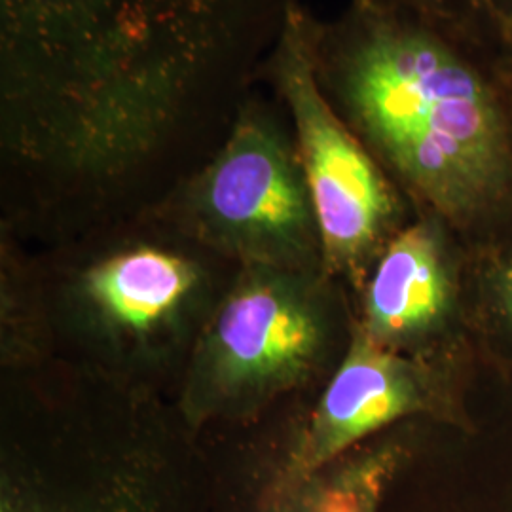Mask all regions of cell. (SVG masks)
Segmentation results:
<instances>
[{"label": "cell", "mask_w": 512, "mask_h": 512, "mask_svg": "<svg viewBox=\"0 0 512 512\" xmlns=\"http://www.w3.org/2000/svg\"><path fill=\"white\" fill-rule=\"evenodd\" d=\"M147 215L239 268L323 270L293 126L274 95L251 93L220 147L148 207Z\"/></svg>", "instance_id": "obj_2"}, {"label": "cell", "mask_w": 512, "mask_h": 512, "mask_svg": "<svg viewBox=\"0 0 512 512\" xmlns=\"http://www.w3.org/2000/svg\"><path fill=\"white\" fill-rule=\"evenodd\" d=\"M393 459L382 450H357L329 465L274 480L249 512H389ZM499 512H512V495Z\"/></svg>", "instance_id": "obj_9"}, {"label": "cell", "mask_w": 512, "mask_h": 512, "mask_svg": "<svg viewBox=\"0 0 512 512\" xmlns=\"http://www.w3.org/2000/svg\"><path fill=\"white\" fill-rule=\"evenodd\" d=\"M239 272L190 361L183 410L194 425L251 416L306 384L327 349L329 319L313 272Z\"/></svg>", "instance_id": "obj_4"}, {"label": "cell", "mask_w": 512, "mask_h": 512, "mask_svg": "<svg viewBox=\"0 0 512 512\" xmlns=\"http://www.w3.org/2000/svg\"><path fill=\"white\" fill-rule=\"evenodd\" d=\"M501 296H503V306L512 319V264L507 268V275L503 279V287H501Z\"/></svg>", "instance_id": "obj_12"}, {"label": "cell", "mask_w": 512, "mask_h": 512, "mask_svg": "<svg viewBox=\"0 0 512 512\" xmlns=\"http://www.w3.org/2000/svg\"><path fill=\"white\" fill-rule=\"evenodd\" d=\"M313 18L300 0L291 4L260 69V86L270 88L291 120L319 226L323 272L355 275L378 260L412 220L414 207L321 90L311 55Z\"/></svg>", "instance_id": "obj_3"}, {"label": "cell", "mask_w": 512, "mask_h": 512, "mask_svg": "<svg viewBox=\"0 0 512 512\" xmlns=\"http://www.w3.org/2000/svg\"><path fill=\"white\" fill-rule=\"evenodd\" d=\"M315 76L412 203L452 232L512 226V61L376 0L313 18Z\"/></svg>", "instance_id": "obj_1"}, {"label": "cell", "mask_w": 512, "mask_h": 512, "mask_svg": "<svg viewBox=\"0 0 512 512\" xmlns=\"http://www.w3.org/2000/svg\"><path fill=\"white\" fill-rule=\"evenodd\" d=\"M452 230L431 215H416L385 245L366 289L368 338L385 348H403L429 334L450 308Z\"/></svg>", "instance_id": "obj_7"}, {"label": "cell", "mask_w": 512, "mask_h": 512, "mask_svg": "<svg viewBox=\"0 0 512 512\" xmlns=\"http://www.w3.org/2000/svg\"><path fill=\"white\" fill-rule=\"evenodd\" d=\"M0 512H209V484L143 444L8 448Z\"/></svg>", "instance_id": "obj_5"}, {"label": "cell", "mask_w": 512, "mask_h": 512, "mask_svg": "<svg viewBox=\"0 0 512 512\" xmlns=\"http://www.w3.org/2000/svg\"><path fill=\"white\" fill-rule=\"evenodd\" d=\"M475 48L505 52L486 0H376Z\"/></svg>", "instance_id": "obj_10"}, {"label": "cell", "mask_w": 512, "mask_h": 512, "mask_svg": "<svg viewBox=\"0 0 512 512\" xmlns=\"http://www.w3.org/2000/svg\"><path fill=\"white\" fill-rule=\"evenodd\" d=\"M503 48L512 61V0H486Z\"/></svg>", "instance_id": "obj_11"}, {"label": "cell", "mask_w": 512, "mask_h": 512, "mask_svg": "<svg viewBox=\"0 0 512 512\" xmlns=\"http://www.w3.org/2000/svg\"><path fill=\"white\" fill-rule=\"evenodd\" d=\"M429 397L420 365L374 342L359 327L306 429L277 454L291 467L315 471L389 423L429 408Z\"/></svg>", "instance_id": "obj_6"}, {"label": "cell", "mask_w": 512, "mask_h": 512, "mask_svg": "<svg viewBox=\"0 0 512 512\" xmlns=\"http://www.w3.org/2000/svg\"><path fill=\"white\" fill-rule=\"evenodd\" d=\"M202 285V268L179 251L139 241L93 262L80 294L120 336L147 338L173 323Z\"/></svg>", "instance_id": "obj_8"}]
</instances>
